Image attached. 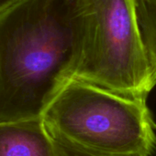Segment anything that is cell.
Instances as JSON below:
<instances>
[{
    "mask_svg": "<svg viewBox=\"0 0 156 156\" xmlns=\"http://www.w3.org/2000/svg\"><path fill=\"white\" fill-rule=\"evenodd\" d=\"M0 156H59L42 118L0 123Z\"/></svg>",
    "mask_w": 156,
    "mask_h": 156,
    "instance_id": "4",
    "label": "cell"
},
{
    "mask_svg": "<svg viewBox=\"0 0 156 156\" xmlns=\"http://www.w3.org/2000/svg\"><path fill=\"white\" fill-rule=\"evenodd\" d=\"M24 0H0V15Z\"/></svg>",
    "mask_w": 156,
    "mask_h": 156,
    "instance_id": "7",
    "label": "cell"
},
{
    "mask_svg": "<svg viewBox=\"0 0 156 156\" xmlns=\"http://www.w3.org/2000/svg\"><path fill=\"white\" fill-rule=\"evenodd\" d=\"M84 48L74 79L147 100L156 70L147 54L133 0H84Z\"/></svg>",
    "mask_w": 156,
    "mask_h": 156,
    "instance_id": "3",
    "label": "cell"
},
{
    "mask_svg": "<svg viewBox=\"0 0 156 156\" xmlns=\"http://www.w3.org/2000/svg\"><path fill=\"white\" fill-rule=\"evenodd\" d=\"M41 118L48 130L93 153L151 156L156 150V123L145 100L77 79L64 86Z\"/></svg>",
    "mask_w": 156,
    "mask_h": 156,
    "instance_id": "2",
    "label": "cell"
},
{
    "mask_svg": "<svg viewBox=\"0 0 156 156\" xmlns=\"http://www.w3.org/2000/svg\"><path fill=\"white\" fill-rule=\"evenodd\" d=\"M84 38V0H24L0 15V123L42 117L74 78Z\"/></svg>",
    "mask_w": 156,
    "mask_h": 156,
    "instance_id": "1",
    "label": "cell"
},
{
    "mask_svg": "<svg viewBox=\"0 0 156 156\" xmlns=\"http://www.w3.org/2000/svg\"><path fill=\"white\" fill-rule=\"evenodd\" d=\"M47 128V127H46ZM51 139L53 141V144L55 145V148L57 150L59 156H114V155H105L100 154L97 153H93L90 151H87L86 149H83L74 144L67 141L66 139L63 138L61 135L48 130Z\"/></svg>",
    "mask_w": 156,
    "mask_h": 156,
    "instance_id": "6",
    "label": "cell"
},
{
    "mask_svg": "<svg viewBox=\"0 0 156 156\" xmlns=\"http://www.w3.org/2000/svg\"><path fill=\"white\" fill-rule=\"evenodd\" d=\"M133 1L143 40L150 61L156 70V0Z\"/></svg>",
    "mask_w": 156,
    "mask_h": 156,
    "instance_id": "5",
    "label": "cell"
}]
</instances>
